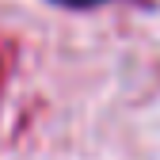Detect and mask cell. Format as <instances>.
Listing matches in <instances>:
<instances>
[{
	"instance_id": "6da1fadb",
	"label": "cell",
	"mask_w": 160,
	"mask_h": 160,
	"mask_svg": "<svg viewBox=\"0 0 160 160\" xmlns=\"http://www.w3.org/2000/svg\"><path fill=\"white\" fill-rule=\"evenodd\" d=\"M61 4H72V8H88V4H99V0H61Z\"/></svg>"
}]
</instances>
